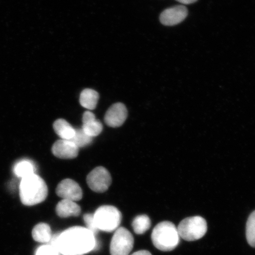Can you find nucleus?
I'll return each mask as SVG.
<instances>
[{
	"instance_id": "a211bd4d",
	"label": "nucleus",
	"mask_w": 255,
	"mask_h": 255,
	"mask_svg": "<svg viewBox=\"0 0 255 255\" xmlns=\"http://www.w3.org/2000/svg\"><path fill=\"white\" fill-rule=\"evenodd\" d=\"M151 222L147 215L136 216L132 222L133 231L137 235H142L151 228Z\"/></svg>"
},
{
	"instance_id": "f03ea898",
	"label": "nucleus",
	"mask_w": 255,
	"mask_h": 255,
	"mask_svg": "<svg viewBox=\"0 0 255 255\" xmlns=\"http://www.w3.org/2000/svg\"><path fill=\"white\" fill-rule=\"evenodd\" d=\"M47 186L42 178L36 174L22 178L20 184V197L25 206L38 205L46 200Z\"/></svg>"
},
{
	"instance_id": "4468645a",
	"label": "nucleus",
	"mask_w": 255,
	"mask_h": 255,
	"mask_svg": "<svg viewBox=\"0 0 255 255\" xmlns=\"http://www.w3.org/2000/svg\"><path fill=\"white\" fill-rule=\"evenodd\" d=\"M53 129L62 139L71 140L75 134L74 128L63 119L57 120L53 124Z\"/></svg>"
},
{
	"instance_id": "5701e85b",
	"label": "nucleus",
	"mask_w": 255,
	"mask_h": 255,
	"mask_svg": "<svg viewBox=\"0 0 255 255\" xmlns=\"http://www.w3.org/2000/svg\"><path fill=\"white\" fill-rule=\"evenodd\" d=\"M176 1L183 4H190L196 2L197 0H176Z\"/></svg>"
},
{
	"instance_id": "412c9836",
	"label": "nucleus",
	"mask_w": 255,
	"mask_h": 255,
	"mask_svg": "<svg viewBox=\"0 0 255 255\" xmlns=\"http://www.w3.org/2000/svg\"><path fill=\"white\" fill-rule=\"evenodd\" d=\"M84 219L86 226H87L86 228L91 231L94 236L97 235L99 230L97 225H96L94 215L87 213V214L84 215Z\"/></svg>"
},
{
	"instance_id": "ddd939ff",
	"label": "nucleus",
	"mask_w": 255,
	"mask_h": 255,
	"mask_svg": "<svg viewBox=\"0 0 255 255\" xmlns=\"http://www.w3.org/2000/svg\"><path fill=\"white\" fill-rule=\"evenodd\" d=\"M56 211L60 218H66L71 216H79L81 214V209L75 202L62 199L57 204Z\"/></svg>"
},
{
	"instance_id": "2eb2a0df",
	"label": "nucleus",
	"mask_w": 255,
	"mask_h": 255,
	"mask_svg": "<svg viewBox=\"0 0 255 255\" xmlns=\"http://www.w3.org/2000/svg\"><path fill=\"white\" fill-rule=\"evenodd\" d=\"M32 237L35 241L40 243H49L52 237L50 226L45 223H40L32 231Z\"/></svg>"
},
{
	"instance_id": "b1692460",
	"label": "nucleus",
	"mask_w": 255,
	"mask_h": 255,
	"mask_svg": "<svg viewBox=\"0 0 255 255\" xmlns=\"http://www.w3.org/2000/svg\"><path fill=\"white\" fill-rule=\"evenodd\" d=\"M132 255H152L148 251H139L133 253Z\"/></svg>"
},
{
	"instance_id": "9d476101",
	"label": "nucleus",
	"mask_w": 255,
	"mask_h": 255,
	"mask_svg": "<svg viewBox=\"0 0 255 255\" xmlns=\"http://www.w3.org/2000/svg\"><path fill=\"white\" fill-rule=\"evenodd\" d=\"M187 15V8L185 6L177 5L165 9L161 14L159 20L163 25L173 26L181 23Z\"/></svg>"
},
{
	"instance_id": "39448f33",
	"label": "nucleus",
	"mask_w": 255,
	"mask_h": 255,
	"mask_svg": "<svg viewBox=\"0 0 255 255\" xmlns=\"http://www.w3.org/2000/svg\"><path fill=\"white\" fill-rule=\"evenodd\" d=\"M180 237L186 241H195L202 238L207 231L206 220L201 216H193L183 220L178 225Z\"/></svg>"
},
{
	"instance_id": "7ed1b4c3",
	"label": "nucleus",
	"mask_w": 255,
	"mask_h": 255,
	"mask_svg": "<svg viewBox=\"0 0 255 255\" xmlns=\"http://www.w3.org/2000/svg\"><path fill=\"white\" fill-rule=\"evenodd\" d=\"M151 239L154 247L161 251H171L180 244V237L176 226L168 221L158 223L153 229Z\"/></svg>"
},
{
	"instance_id": "423d86ee",
	"label": "nucleus",
	"mask_w": 255,
	"mask_h": 255,
	"mask_svg": "<svg viewBox=\"0 0 255 255\" xmlns=\"http://www.w3.org/2000/svg\"><path fill=\"white\" fill-rule=\"evenodd\" d=\"M134 239L129 231L121 227L117 229L110 245L111 255H128L132 251Z\"/></svg>"
},
{
	"instance_id": "aec40b11",
	"label": "nucleus",
	"mask_w": 255,
	"mask_h": 255,
	"mask_svg": "<svg viewBox=\"0 0 255 255\" xmlns=\"http://www.w3.org/2000/svg\"><path fill=\"white\" fill-rule=\"evenodd\" d=\"M246 235L249 245L255 248V211L251 213L248 219Z\"/></svg>"
},
{
	"instance_id": "f3484780",
	"label": "nucleus",
	"mask_w": 255,
	"mask_h": 255,
	"mask_svg": "<svg viewBox=\"0 0 255 255\" xmlns=\"http://www.w3.org/2000/svg\"><path fill=\"white\" fill-rule=\"evenodd\" d=\"M14 173L16 176L24 178L34 174H36V167L33 162L30 160L19 161L14 165Z\"/></svg>"
},
{
	"instance_id": "4be33fe9",
	"label": "nucleus",
	"mask_w": 255,
	"mask_h": 255,
	"mask_svg": "<svg viewBox=\"0 0 255 255\" xmlns=\"http://www.w3.org/2000/svg\"><path fill=\"white\" fill-rule=\"evenodd\" d=\"M36 255H59V252L51 245H45L37 249Z\"/></svg>"
},
{
	"instance_id": "1a4fd4ad",
	"label": "nucleus",
	"mask_w": 255,
	"mask_h": 255,
	"mask_svg": "<svg viewBox=\"0 0 255 255\" xmlns=\"http://www.w3.org/2000/svg\"><path fill=\"white\" fill-rule=\"evenodd\" d=\"M127 116L128 111L125 105L122 103L115 104L105 114V122L110 127H120L125 123Z\"/></svg>"
},
{
	"instance_id": "9b49d317",
	"label": "nucleus",
	"mask_w": 255,
	"mask_h": 255,
	"mask_svg": "<svg viewBox=\"0 0 255 255\" xmlns=\"http://www.w3.org/2000/svg\"><path fill=\"white\" fill-rule=\"evenodd\" d=\"M79 148L71 140L60 139L54 143L52 151L55 157L61 159H73L78 155Z\"/></svg>"
},
{
	"instance_id": "dca6fc26",
	"label": "nucleus",
	"mask_w": 255,
	"mask_h": 255,
	"mask_svg": "<svg viewBox=\"0 0 255 255\" xmlns=\"http://www.w3.org/2000/svg\"><path fill=\"white\" fill-rule=\"evenodd\" d=\"M100 96L97 91L91 89H85L80 95L79 102L86 109L93 110L97 107Z\"/></svg>"
},
{
	"instance_id": "6ab92c4d",
	"label": "nucleus",
	"mask_w": 255,
	"mask_h": 255,
	"mask_svg": "<svg viewBox=\"0 0 255 255\" xmlns=\"http://www.w3.org/2000/svg\"><path fill=\"white\" fill-rule=\"evenodd\" d=\"M92 140H93V138L88 135L81 128L76 129L75 134L71 141L80 148L90 144Z\"/></svg>"
},
{
	"instance_id": "20e7f679",
	"label": "nucleus",
	"mask_w": 255,
	"mask_h": 255,
	"mask_svg": "<svg viewBox=\"0 0 255 255\" xmlns=\"http://www.w3.org/2000/svg\"><path fill=\"white\" fill-rule=\"evenodd\" d=\"M98 230L112 232L119 228L122 221V214L117 207L103 206L99 207L94 214Z\"/></svg>"
},
{
	"instance_id": "f8f14e48",
	"label": "nucleus",
	"mask_w": 255,
	"mask_h": 255,
	"mask_svg": "<svg viewBox=\"0 0 255 255\" xmlns=\"http://www.w3.org/2000/svg\"><path fill=\"white\" fill-rule=\"evenodd\" d=\"M82 129L89 136H97L103 131V124L96 119L95 115L90 111L85 112L82 118Z\"/></svg>"
},
{
	"instance_id": "0eeeda50",
	"label": "nucleus",
	"mask_w": 255,
	"mask_h": 255,
	"mask_svg": "<svg viewBox=\"0 0 255 255\" xmlns=\"http://www.w3.org/2000/svg\"><path fill=\"white\" fill-rule=\"evenodd\" d=\"M88 186L96 193H104L112 183L111 174L106 168L98 167L89 173L87 178Z\"/></svg>"
},
{
	"instance_id": "f257e3e1",
	"label": "nucleus",
	"mask_w": 255,
	"mask_h": 255,
	"mask_svg": "<svg viewBox=\"0 0 255 255\" xmlns=\"http://www.w3.org/2000/svg\"><path fill=\"white\" fill-rule=\"evenodd\" d=\"M49 243L63 255H84L93 250L96 246L94 235L81 226H74L52 236Z\"/></svg>"
},
{
	"instance_id": "6e6552de",
	"label": "nucleus",
	"mask_w": 255,
	"mask_h": 255,
	"mask_svg": "<svg viewBox=\"0 0 255 255\" xmlns=\"http://www.w3.org/2000/svg\"><path fill=\"white\" fill-rule=\"evenodd\" d=\"M57 196L63 199H67L77 202L81 200L83 192L81 187L74 180L65 179L57 186L56 190Z\"/></svg>"
}]
</instances>
